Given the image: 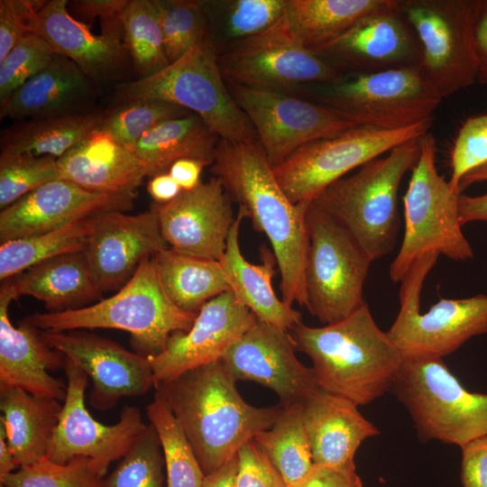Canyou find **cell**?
Here are the masks:
<instances>
[{"label": "cell", "mask_w": 487, "mask_h": 487, "mask_svg": "<svg viewBox=\"0 0 487 487\" xmlns=\"http://www.w3.org/2000/svg\"><path fill=\"white\" fill-rule=\"evenodd\" d=\"M210 171L238 204L253 227L271 244L280 274L282 300L306 307L304 269L308 247L306 216L310 203H292L280 186L257 142L219 139Z\"/></svg>", "instance_id": "cell-1"}, {"label": "cell", "mask_w": 487, "mask_h": 487, "mask_svg": "<svg viewBox=\"0 0 487 487\" xmlns=\"http://www.w3.org/2000/svg\"><path fill=\"white\" fill-rule=\"evenodd\" d=\"M236 381L219 360L154 386L179 422L206 476L270 429L284 409L280 403L265 408L248 404Z\"/></svg>", "instance_id": "cell-2"}, {"label": "cell", "mask_w": 487, "mask_h": 487, "mask_svg": "<svg viewBox=\"0 0 487 487\" xmlns=\"http://www.w3.org/2000/svg\"><path fill=\"white\" fill-rule=\"evenodd\" d=\"M289 333L296 350L311 359L319 389L358 406L391 390L403 362L366 303L338 322L321 327L300 322Z\"/></svg>", "instance_id": "cell-3"}, {"label": "cell", "mask_w": 487, "mask_h": 487, "mask_svg": "<svg viewBox=\"0 0 487 487\" xmlns=\"http://www.w3.org/2000/svg\"><path fill=\"white\" fill-rule=\"evenodd\" d=\"M197 315L180 309L168 297L154 255L145 258L113 296L76 309L35 313L23 321L43 332L94 328L126 331L135 352L150 357L165 348L172 333L188 331Z\"/></svg>", "instance_id": "cell-4"}, {"label": "cell", "mask_w": 487, "mask_h": 487, "mask_svg": "<svg viewBox=\"0 0 487 487\" xmlns=\"http://www.w3.org/2000/svg\"><path fill=\"white\" fill-rule=\"evenodd\" d=\"M405 142L326 188L312 202L335 218L373 261L390 253L400 226L398 193L419 153Z\"/></svg>", "instance_id": "cell-5"}, {"label": "cell", "mask_w": 487, "mask_h": 487, "mask_svg": "<svg viewBox=\"0 0 487 487\" xmlns=\"http://www.w3.org/2000/svg\"><path fill=\"white\" fill-rule=\"evenodd\" d=\"M116 104L140 98L167 101L198 115L219 139L256 142V133L230 93L207 37L160 71L115 88Z\"/></svg>", "instance_id": "cell-6"}, {"label": "cell", "mask_w": 487, "mask_h": 487, "mask_svg": "<svg viewBox=\"0 0 487 487\" xmlns=\"http://www.w3.org/2000/svg\"><path fill=\"white\" fill-rule=\"evenodd\" d=\"M436 142L431 133L419 139L418 157L403 197L405 230L389 275L400 282L420 256L436 253L464 262L473 258L459 219V198L436 166Z\"/></svg>", "instance_id": "cell-7"}, {"label": "cell", "mask_w": 487, "mask_h": 487, "mask_svg": "<svg viewBox=\"0 0 487 487\" xmlns=\"http://www.w3.org/2000/svg\"><path fill=\"white\" fill-rule=\"evenodd\" d=\"M391 390L423 442L462 447L487 436V394L466 390L442 358H403Z\"/></svg>", "instance_id": "cell-8"}, {"label": "cell", "mask_w": 487, "mask_h": 487, "mask_svg": "<svg viewBox=\"0 0 487 487\" xmlns=\"http://www.w3.org/2000/svg\"><path fill=\"white\" fill-rule=\"evenodd\" d=\"M439 254L427 253L414 262L401 280L400 311L386 332L404 359L443 358L473 336L487 333V295L440 299L420 313L424 281Z\"/></svg>", "instance_id": "cell-9"}, {"label": "cell", "mask_w": 487, "mask_h": 487, "mask_svg": "<svg viewBox=\"0 0 487 487\" xmlns=\"http://www.w3.org/2000/svg\"><path fill=\"white\" fill-rule=\"evenodd\" d=\"M306 221V308L321 323L329 325L365 303L363 289L372 260L335 218L313 202Z\"/></svg>", "instance_id": "cell-10"}, {"label": "cell", "mask_w": 487, "mask_h": 487, "mask_svg": "<svg viewBox=\"0 0 487 487\" xmlns=\"http://www.w3.org/2000/svg\"><path fill=\"white\" fill-rule=\"evenodd\" d=\"M433 119L391 131L362 125L350 128L302 146L272 167L273 173L292 203H311L326 188L350 171L428 133Z\"/></svg>", "instance_id": "cell-11"}, {"label": "cell", "mask_w": 487, "mask_h": 487, "mask_svg": "<svg viewBox=\"0 0 487 487\" xmlns=\"http://www.w3.org/2000/svg\"><path fill=\"white\" fill-rule=\"evenodd\" d=\"M319 90V103L350 115L358 125L385 131L433 118L443 99L418 67L346 76Z\"/></svg>", "instance_id": "cell-12"}, {"label": "cell", "mask_w": 487, "mask_h": 487, "mask_svg": "<svg viewBox=\"0 0 487 487\" xmlns=\"http://www.w3.org/2000/svg\"><path fill=\"white\" fill-rule=\"evenodd\" d=\"M419 51L418 68L445 98L477 82L471 0H398Z\"/></svg>", "instance_id": "cell-13"}, {"label": "cell", "mask_w": 487, "mask_h": 487, "mask_svg": "<svg viewBox=\"0 0 487 487\" xmlns=\"http://www.w3.org/2000/svg\"><path fill=\"white\" fill-rule=\"evenodd\" d=\"M217 60L225 80L287 94L302 85H330L345 78L305 48L280 18L267 30L217 54Z\"/></svg>", "instance_id": "cell-14"}, {"label": "cell", "mask_w": 487, "mask_h": 487, "mask_svg": "<svg viewBox=\"0 0 487 487\" xmlns=\"http://www.w3.org/2000/svg\"><path fill=\"white\" fill-rule=\"evenodd\" d=\"M225 81L272 167L308 143L358 126L350 115L319 102Z\"/></svg>", "instance_id": "cell-15"}, {"label": "cell", "mask_w": 487, "mask_h": 487, "mask_svg": "<svg viewBox=\"0 0 487 487\" xmlns=\"http://www.w3.org/2000/svg\"><path fill=\"white\" fill-rule=\"evenodd\" d=\"M63 369L67 393L45 457L62 464L76 457H87L103 478L110 464L124 455L147 424L140 409L129 405L124 406L116 424L98 422L85 404L88 375L67 357Z\"/></svg>", "instance_id": "cell-16"}, {"label": "cell", "mask_w": 487, "mask_h": 487, "mask_svg": "<svg viewBox=\"0 0 487 487\" xmlns=\"http://www.w3.org/2000/svg\"><path fill=\"white\" fill-rule=\"evenodd\" d=\"M41 334L90 377L89 403L97 410L113 409L122 398L142 396L155 384L149 357L110 339L83 330Z\"/></svg>", "instance_id": "cell-17"}, {"label": "cell", "mask_w": 487, "mask_h": 487, "mask_svg": "<svg viewBox=\"0 0 487 487\" xmlns=\"http://www.w3.org/2000/svg\"><path fill=\"white\" fill-rule=\"evenodd\" d=\"M289 331L259 320L221 359L238 381H251L273 391L280 404H301L319 387L312 367L295 354Z\"/></svg>", "instance_id": "cell-18"}, {"label": "cell", "mask_w": 487, "mask_h": 487, "mask_svg": "<svg viewBox=\"0 0 487 487\" xmlns=\"http://www.w3.org/2000/svg\"><path fill=\"white\" fill-rule=\"evenodd\" d=\"M313 53L344 77L418 67L419 60L416 38L398 9V0H391Z\"/></svg>", "instance_id": "cell-19"}, {"label": "cell", "mask_w": 487, "mask_h": 487, "mask_svg": "<svg viewBox=\"0 0 487 487\" xmlns=\"http://www.w3.org/2000/svg\"><path fill=\"white\" fill-rule=\"evenodd\" d=\"M256 321V317L231 290L209 300L199 310L188 331L172 333L165 348L149 357L155 384L221 360Z\"/></svg>", "instance_id": "cell-20"}, {"label": "cell", "mask_w": 487, "mask_h": 487, "mask_svg": "<svg viewBox=\"0 0 487 487\" xmlns=\"http://www.w3.org/2000/svg\"><path fill=\"white\" fill-rule=\"evenodd\" d=\"M135 194L99 193L51 181L1 210L0 242L30 237L108 211H129Z\"/></svg>", "instance_id": "cell-21"}, {"label": "cell", "mask_w": 487, "mask_h": 487, "mask_svg": "<svg viewBox=\"0 0 487 487\" xmlns=\"http://www.w3.org/2000/svg\"><path fill=\"white\" fill-rule=\"evenodd\" d=\"M156 210L162 236L170 248L219 261L234 222L232 198L221 181L211 178L194 189L182 190Z\"/></svg>", "instance_id": "cell-22"}, {"label": "cell", "mask_w": 487, "mask_h": 487, "mask_svg": "<svg viewBox=\"0 0 487 487\" xmlns=\"http://www.w3.org/2000/svg\"><path fill=\"white\" fill-rule=\"evenodd\" d=\"M167 247L152 207L135 215L108 211L95 216L84 252L104 292L121 289L145 258Z\"/></svg>", "instance_id": "cell-23"}, {"label": "cell", "mask_w": 487, "mask_h": 487, "mask_svg": "<svg viewBox=\"0 0 487 487\" xmlns=\"http://www.w3.org/2000/svg\"><path fill=\"white\" fill-rule=\"evenodd\" d=\"M14 300L8 285L0 289V385L19 387L44 398L65 400L67 386L49 371L64 367L65 355L52 348L41 331L22 321L15 327L8 308Z\"/></svg>", "instance_id": "cell-24"}, {"label": "cell", "mask_w": 487, "mask_h": 487, "mask_svg": "<svg viewBox=\"0 0 487 487\" xmlns=\"http://www.w3.org/2000/svg\"><path fill=\"white\" fill-rule=\"evenodd\" d=\"M67 0H51L38 11L35 33L50 45L52 52L74 63L93 81L116 80L133 66L118 40L92 32L68 9Z\"/></svg>", "instance_id": "cell-25"}, {"label": "cell", "mask_w": 487, "mask_h": 487, "mask_svg": "<svg viewBox=\"0 0 487 487\" xmlns=\"http://www.w3.org/2000/svg\"><path fill=\"white\" fill-rule=\"evenodd\" d=\"M59 179L99 193L135 194L147 177L127 145L96 128L57 160Z\"/></svg>", "instance_id": "cell-26"}, {"label": "cell", "mask_w": 487, "mask_h": 487, "mask_svg": "<svg viewBox=\"0 0 487 487\" xmlns=\"http://www.w3.org/2000/svg\"><path fill=\"white\" fill-rule=\"evenodd\" d=\"M301 413L315 465L354 464L362 443L380 434L358 405L321 389L301 403Z\"/></svg>", "instance_id": "cell-27"}, {"label": "cell", "mask_w": 487, "mask_h": 487, "mask_svg": "<svg viewBox=\"0 0 487 487\" xmlns=\"http://www.w3.org/2000/svg\"><path fill=\"white\" fill-rule=\"evenodd\" d=\"M93 81L70 60L53 54L48 65L0 104L1 118L25 120L89 112Z\"/></svg>", "instance_id": "cell-28"}, {"label": "cell", "mask_w": 487, "mask_h": 487, "mask_svg": "<svg viewBox=\"0 0 487 487\" xmlns=\"http://www.w3.org/2000/svg\"><path fill=\"white\" fill-rule=\"evenodd\" d=\"M244 218L238 210L226 241L225 251L219 260L231 291L237 300L256 317L257 320L289 331L302 322L301 313L280 300L273 288L276 258L265 245L260 249V264L245 260L239 245V227Z\"/></svg>", "instance_id": "cell-29"}, {"label": "cell", "mask_w": 487, "mask_h": 487, "mask_svg": "<svg viewBox=\"0 0 487 487\" xmlns=\"http://www.w3.org/2000/svg\"><path fill=\"white\" fill-rule=\"evenodd\" d=\"M4 281L14 300L35 298L48 312L82 308L103 292L84 250L52 257Z\"/></svg>", "instance_id": "cell-30"}, {"label": "cell", "mask_w": 487, "mask_h": 487, "mask_svg": "<svg viewBox=\"0 0 487 487\" xmlns=\"http://www.w3.org/2000/svg\"><path fill=\"white\" fill-rule=\"evenodd\" d=\"M62 405L19 387L0 385V420L19 468L46 456Z\"/></svg>", "instance_id": "cell-31"}, {"label": "cell", "mask_w": 487, "mask_h": 487, "mask_svg": "<svg viewBox=\"0 0 487 487\" xmlns=\"http://www.w3.org/2000/svg\"><path fill=\"white\" fill-rule=\"evenodd\" d=\"M219 137L196 114L168 120L146 132L130 147L143 163L147 177L169 172L181 159L211 165Z\"/></svg>", "instance_id": "cell-32"}, {"label": "cell", "mask_w": 487, "mask_h": 487, "mask_svg": "<svg viewBox=\"0 0 487 487\" xmlns=\"http://www.w3.org/2000/svg\"><path fill=\"white\" fill-rule=\"evenodd\" d=\"M391 0H286L280 17L289 32L312 52L335 41Z\"/></svg>", "instance_id": "cell-33"}, {"label": "cell", "mask_w": 487, "mask_h": 487, "mask_svg": "<svg viewBox=\"0 0 487 487\" xmlns=\"http://www.w3.org/2000/svg\"><path fill=\"white\" fill-rule=\"evenodd\" d=\"M103 113H86L22 120L3 130L0 155L62 157L100 126Z\"/></svg>", "instance_id": "cell-34"}, {"label": "cell", "mask_w": 487, "mask_h": 487, "mask_svg": "<svg viewBox=\"0 0 487 487\" xmlns=\"http://www.w3.org/2000/svg\"><path fill=\"white\" fill-rule=\"evenodd\" d=\"M163 288L180 309L198 314L214 298L231 290L219 261L170 247L156 254Z\"/></svg>", "instance_id": "cell-35"}, {"label": "cell", "mask_w": 487, "mask_h": 487, "mask_svg": "<svg viewBox=\"0 0 487 487\" xmlns=\"http://www.w3.org/2000/svg\"><path fill=\"white\" fill-rule=\"evenodd\" d=\"M94 224L95 216L44 234L1 243V281L52 257L83 251Z\"/></svg>", "instance_id": "cell-36"}, {"label": "cell", "mask_w": 487, "mask_h": 487, "mask_svg": "<svg viewBox=\"0 0 487 487\" xmlns=\"http://www.w3.org/2000/svg\"><path fill=\"white\" fill-rule=\"evenodd\" d=\"M253 440L270 458L287 486L306 477L314 466L301 404L284 407L274 425Z\"/></svg>", "instance_id": "cell-37"}, {"label": "cell", "mask_w": 487, "mask_h": 487, "mask_svg": "<svg viewBox=\"0 0 487 487\" xmlns=\"http://www.w3.org/2000/svg\"><path fill=\"white\" fill-rule=\"evenodd\" d=\"M163 453L166 487H202L206 475L179 422L164 398L155 392L146 407Z\"/></svg>", "instance_id": "cell-38"}, {"label": "cell", "mask_w": 487, "mask_h": 487, "mask_svg": "<svg viewBox=\"0 0 487 487\" xmlns=\"http://www.w3.org/2000/svg\"><path fill=\"white\" fill-rule=\"evenodd\" d=\"M123 22V43L139 78L164 69L170 62L152 0H130Z\"/></svg>", "instance_id": "cell-39"}, {"label": "cell", "mask_w": 487, "mask_h": 487, "mask_svg": "<svg viewBox=\"0 0 487 487\" xmlns=\"http://www.w3.org/2000/svg\"><path fill=\"white\" fill-rule=\"evenodd\" d=\"M169 62L181 57L208 35V18L199 0H152Z\"/></svg>", "instance_id": "cell-40"}, {"label": "cell", "mask_w": 487, "mask_h": 487, "mask_svg": "<svg viewBox=\"0 0 487 487\" xmlns=\"http://www.w3.org/2000/svg\"><path fill=\"white\" fill-rule=\"evenodd\" d=\"M191 113L175 104L140 98L116 104L103 113L99 129L123 144L132 147L146 132L159 124Z\"/></svg>", "instance_id": "cell-41"}, {"label": "cell", "mask_w": 487, "mask_h": 487, "mask_svg": "<svg viewBox=\"0 0 487 487\" xmlns=\"http://www.w3.org/2000/svg\"><path fill=\"white\" fill-rule=\"evenodd\" d=\"M165 463L158 435L150 423L102 480V487H164Z\"/></svg>", "instance_id": "cell-42"}, {"label": "cell", "mask_w": 487, "mask_h": 487, "mask_svg": "<svg viewBox=\"0 0 487 487\" xmlns=\"http://www.w3.org/2000/svg\"><path fill=\"white\" fill-rule=\"evenodd\" d=\"M286 0L203 1L208 21H221L222 34L235 41L254 36L281 17ZM234 42V43H235Z\"/></svg>", "instance_id": "cell-43"}, {"label": "cell", "mask_w": 487, "mask_h": 487, "mask_svg": "<svg viewBox=\"0 0 487 487\" xmlns=\"http://www.w3.org/2000/svg\"><path fill=\"white\" fill-rule=\"evenodd\" d=\"M3 487H102V477L92 461L76 457L58 464L43 457L0 478Z\"/></svg>", "instance_id": "cell-44"}, {"label": "cell", "mask_w": 487, "mask_h": 487, "mask_svg": "<svg viewBox=\"0 0 487 487\" xmlns=\"http://www.w3.org/2000/svg\"><path fill=\"white\" fill-rule=\"evenodd\" d=\"M59 179L57 160L50 156L0 155L1 210L42 185Z\"/></svg>", "instance_id": "cell-45"}, {"label": "cell", "mask_w": 487, "mask_h": 487, "mask_svg": "<svg viewBox=\"0 0 487 487\" xmlns=\"http://www.w3.org/2000/svg\"><path fill=\"white\" fill-rule=\"evenodd\" d=\"M53 52L37 33L26 35L0 60V104L27 80L41 72Z\"/></svg>", "instance_id": "cell-46"}, {"label": "cell", "mask_w": 487, "mask_h": 487, "mask_svg": "<svg viewBox=\"0 0 487 487\" xmlns=\"http://www.w3.org/2000/svg\"><path fill=\"white\" fill-rule=\"evenodd\" d=\"M487 164V114L468 118L461 126L451 154L450 186L459 189L461 179L472 170Z\"/></svg>", "instance_id": "cell-47"}, {"label": "cell", "mask_w": 487, "mask_h": 487, "mask_svg": "<svg viewBox=\"0 0 487 487\" xmlns=\"http://www.w3.org/2000/svg\"><path fill=\"white\" fill-rule=\"evenodd\" d=\"M46 4L41 1H0V60L26 35L35 33L38 11Z\"/></svg>", "instance_id": "cell-48"}, {"label": "cell", "mask_w": 487, "mask_h": 487, "mask_svg": "<svg viewBox=\"0 0 487 487\" xmlns=\"http://www.w3.org/2000/svg\"><path fill=\"white\" fill-rule=\"evenodd\" d=\"M235 487H287L281 474L253 439L236 454Z\"/></svg>", "instance_id": "cell-49"}, {"label": "cell", "mask_w": 487, "mask_h": 487, "mask_svg": "<svg viewBox=\"0 0 487 487\" xmlns=\"http://www.w3.org/2000/svg\"><path fill=\"white\" fill-rule=\"evenodd\" d=\"M130 0H74L69 2L68 9L82 23L98 19L101 33L123 42V17Z\"/></svg>", "instance_id": "cell-50"}, {"label": "cell", "mask_w": 487, "mask_h": 487, "mask_svg": "<svg viewBox=\"0 0 487 487\" xmlns=\"http://www.w3.org/2000/svg\"><path fill=\"white\" fill-rule=\"evenodd\" d=\"M461 450L463 486L487 487V436L467 443Z\"/></svg>", "instance_id": "cell-51"}, {"label": "cell", "mask_w": 487, "mask_h": 487, "mask_svg": "<svg viewBox=\"0 0 487 487\" xmlns=\"http://www.w3.org/2000/svg\"><path fill=\"white\" fill-rule=\"evenodd\" d=\"M287 487H363V485L356 473L354 463L341 467L314 464L306 477Z\"/></svg>", "instance_id": "cell-52"}, {"label": "cell", "mask_w": 487, "mask_h": 487, "mask_svg": "<svg viewBox=\"0 0 487 487\" xmlns=\"http://www.w3.org/2000/svg\"><path fill=\"white\" fill-rule=\"evenodd\" d=\"M487 181V164L466 174L460 182L462 192L468 186ZM459 219L462 225L473 221H487V193L480 196L461 194L459 198Z\"/></svg>", "instance_id": "cell-53"}, {"label": "cell", "mask_w": 487, "mask_h": 487, "mask_svg": "<svg viewBox=\"0 0 487 487\" xmlns=\"http://www.w3.org/2000/svg\"><path fill=\"white\" fill-rule=\"evenodd\" d=\"M471 29L477 60V82L487 84V0H471Z\"/></svg>", "instance_id": "cell-54"}, {"label": "cell", "mask_w": 487, "mask_h": 487, "mask_svg": "<svg viewBox=\"0 0 487 487\" xmlns=\"http://www.w3.org/2000/svg\"><path fill=\"white\" fill-rule=\"evenodd\" d=\"M207 165L199 160L181 159L171 165L169 174L182 190H191L201 183V173Z\"/></svg>", "instance_id": "cell-55"}, {"label": "cell", "mask_w": 487, "mask_h": 487, "mask_svg": "<svg viewBox=\"0 0 487 487\" xmlns=\"http://www.w3.org/2000/svg\"><path fill=\"white\" fill-rule=\"evenodd\" d=\"M147 191L156 204L163 205L175 199L182 189L169 172H166L151 178Z\"/></svg>", "instance_id": "cell-56"}, {"label": "cell", "mask_w": 487, "mask_h": 487, "mask_svg": "<svg viewBox=\"0 0 487 487\" xmlns=\"http://www.w3.org/2000/svg\"><path fill=\"white\" fill-rule=\"evenodd\" d=\"M236 455L218 470L206 476L202 487H235Z\"/></svg>", "instance_id": "cell-57"}, {"label": "cell", "mask_w": 487, "mask_h": 487, "mask_svg": "<svg viewBox=\"0 0 487 487\" xmlns=\"http://www.w3.org/2000/svg\"><path fill=\"white\" fill-rule=\"evenodd\" d=\"M19 469L6 441L4 426L0 423V478Z\"/></svg>", "instance_id": "cell-58"}, {"label": "cell", "mask_w": 487, "mask_h": 487, "mask_svg": "<svg viewBox=\"0 0 487 487\" xmlns=\"http://www.w3.org/2000/svg\"><path fill=\"white\" fill-rule=\"evenodd\" d=\"M0 487H3V486L0 484Z\"/></svg>", "instance_id": "cell-59"}]
</instances>
